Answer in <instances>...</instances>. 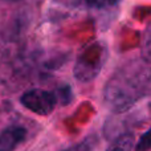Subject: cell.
<instances>
[{"mask_svg": "<svg viewBox=\"0 0 151 151\" xmlns=\"http://www.w3.org/2000/svg\"><path fill=\"white\" fill-rule=\"evenodd\" d=\"M141 55L146 63L151 64V24L145 32L143 40H142V47H141Z\"/></svg>", "mask_w": 151, "mask_h": 151, "instance_id": "8992f818", "label": "cell"}, {"mask_svg": "<svg viewBox=\"0 0 151 151\" xmlns=\"http://www.w3.org/2000/svg\"><path fill=\"white\" fill-rule=\"evenodd\" d=\"M134 146L133 134H123L118 139H115L106 151H131Z\"/></svg>", "mask_w": 151, "mask_h": 151, "instance_id": "5b68a950", "label": "cell"}, {"mask_svg": "<svg viewBox=\"0 0 151 151\" xmlns=\"http://www.w3.org/2000/svg\"><path fill=\"white\" fill-rule=\"evenodd\" d=\"M64 151H91V147L88 142H83V143L76 145V146L70 147V149H68V150H64Z\"/></svg>", "mask_w": 151, "mask_h": 151, "instance_id": "9c48e42d", "label": "cell"}, {"mask_svg": "<svg viewBox=\"0 0 151 151\" xmlns=\"http://www.w3.org/2000/svg\"><path fill=\"white\" fill-rule=\"evenodd\" d=\"M7 1H17V0H7Z\"/></svg>", "mask_w": 151, "mask_h": 151, "instance_id": "30bf717a", "label": "cell"}, {"mask_svg": "<svg viewBox=\"0 0 151 151\" xmlns=\"http://www.w3.org/2000/svg\"><path fill=\"white\" fill-rule=\"evenodd\" d=\"M151 149V129L147 130L143 135L139 138L135 146V151H149Z\"/></svg>", "mask_w": 151, "mask_h": 151, "instance_id": "52a82bcc", "label": "cell"}, {"mask_svg": "<svg viewBox=\"0 0 151 151\" xmlns=\"http://www.w3.org/2000/svg\"><path fill=\"white\" fill-rule=\"evenodd\" d=\"M105 58V50L99 44H96L83 53L77 61L74 73L76 77L81 81H89L96 77V74L101 70Z\"/></svg>", "mask_w": 151, "mask_h": 151, "instance_id": "3957f363", "label": "cell"}, {"mask_svg": "<svg viewBox=\"0 0 151 151\" xmlns=\"http://www.w3.org/2000/svg\"><path fill=\"white\" fill-rule=\"evenodd\" d=\"M27 138V129L13 125L4 129L0 133V151H15L20 143Z\"/></svg>", "mask_w": 151, "mask_h": 151, "instance_id": "277c9868", "label": "cell"}, {"mask_svg": "<svg viewBox=\"0 0 151 151\" xmlns=\"http://www.w3.org/2000/svg\"><path fill=\"white\" fill-rule=\"evenodd\" d=\"M90 7L94 8H110L117 5L121 0H85Z\"/></svg>", "mask_w": 151, "mask_h": 151, "instance_id": "ba28073f", "label": "cell"}, {"mask_svg": "<svg viewBox=\"0 0 151 151\" xmlns=\"http://www.w3.org/2000/svg\"><path fill=\"white\" fill-rule=\"evenodd\" d=\"M20 102L25 109L37 115H49L55 110L57 97L52 91L44 89H31L20 97Z\"/></svg>", "mask_w": 151, "mask_h": 151, "instance_id": "7a4b0ae2", "label": "cell"}, {"mask_svg": "<svg viewBox=\"0 0 151 151\" xmlns=\"http://www.w3.org/2000/svg\"><path fill=\"white\" fill-rule=\"evenodd\" d=\"M149 69L139 65H127L119 69L105 86L104 99L111 111L123 113L130 109L147 89Z\"/></svg>", "mask_w": 151, "mask_h": 151, "instance_id": "6da1fadb", "label": "cell"}]
</instances>
